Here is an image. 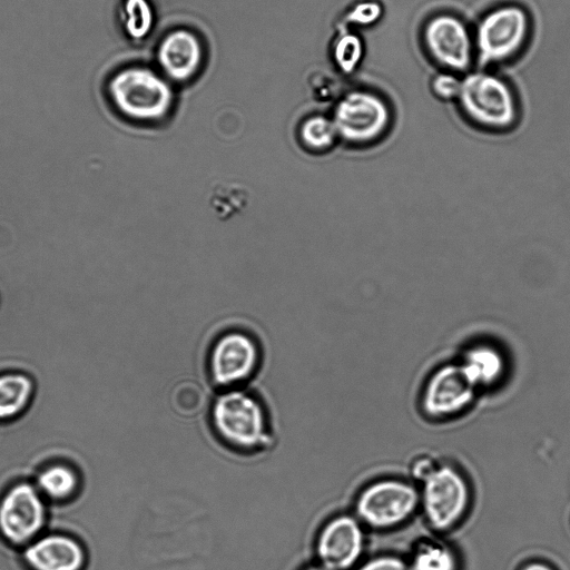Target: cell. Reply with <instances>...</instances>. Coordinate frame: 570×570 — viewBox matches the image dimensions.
I'll use <instances>...</instances> for the list:
<instances>
[{
    "label": "cell",
    "instance_id": "obj_13",
    "mask_svg": "<svg viewBox=\"0 0 570 570\" xmlns=\"http://www.w3.org/2000/svg\"><path fill=\"white\" fill-rule=\"evenodd\" d=\"M22 558L30 570H82L86 564L82 546L59 533L39 535L24 547Z\"/></svg>",
    "mask_w": 570,
    "mask_h": 570
},
{
    "label": "cell",
    "instance_id": "obj_17",
    "mask_svg": "<svg viewBox=\"0 0 570 570\" xmlns=\"http://www.w3.org/2000/svg\"><path fill=\"white\" fill-rule=\"evenodd\" d=\"M79 485L75 470L66 464L56 463L42 469L36 481V487L43 498L52 501H65L72 497Z\"/></svg>",
    "mask_w": 570,
    "mask_h": 570
},
{
    "label": "cell",
    "instance_id": "obj_19",
    "mask_svg": "<svg viewBox=\"0 0 570 570\" xmlns=\"http://www.w3.org/2000/svg\"><path fill=\"white\" fill-rule=\"evenodd\" d=\"M122 23L126 33L131 39L146 38L155 23V14L149 0H125Z\"/></svg>",
    "mask_w": 570,
    "mask_h": 570
},
{
    "label": "cell",
    "instance_id": "obj_10",
    "mask_svg": "<svg viewBox=\"0 0 570 570\" xmlns=\"http://www.w3.org/2000/svg\"><path fill=\"white\" fill-rule=\"evenodd\" d=\"M475 390L459 362L444 364L428 380L421 405L424 413L432 417L451 416L472 403Z\"/></svg>",
    "mask_w": 570,
    "mask_h": 570
},
{
    "label": "cell",
    "instance_id": "obj_18",
    "mask_svg": "<svg viewBox=\"0 0 570 570\" xmlns=\"http://www.w3.org/2000/svg\"><path fill=\"white\" fill-rule=\"evenodd\" d=\"M409 564L411 570H458L454 551L439 540H428L419 543Z\"/></svg>",
    "mask_w": 570,
    "mask_h": 570
},
{
    "label": "cell",
    "instance_id": "obj_14",
    "mask_svg": "<svg viewBox=\"0 0 570 570\" xmlns=\"http://www.w3.org/2000/svg\"><path fill=\"white\" fill-rule=\"evenodd\" d=\"M157 62L164 75L177 82L193 78L203 61V47L195 33L187 29H175L158 45Z\"/></svg>",
    "mask_w": 570,
    "mask_h": 570
},
{
    "label": "cell",
    "instance_id": "obj_16",
    "mask_svg": "<svg viewBox=\"0 0 570 570\" xmlns=\"http://www.w3.org/2000/svg\"><path fill=\"white\" fill-rule=\"evenodd\" d=\"M33 390V382L26 374H0V421L22 413L31 401Z\"/></svg>",
    "mask_w": 570,
    "mask_h": 570
},
{
    "label": "cell",
    "instance_id": "obj_9",
    "mask_svg": "<svg viewBox=\"0 0 570 570\" xmlns=\"http://www.w3.org/2000/svg\"><path fill=\"white\" fill-rule=\"evenodd\" d=\"M423 43L433 61L451 72L463 71L470 65L471 36L464 22L454 14L431 17L423 28Z\"/></svg>",
    "mask_w": 570,
    "mask_h": 570
},
{
    "label": "cell",
    "instance_id": "obj_15",
    "mask_svg": "<svg viewBox=\"0 0 570 570\" xmlns=\"http://www.w3.org/2000/svg\"><path fill=\"white\" fill-rule=\"evenodd\" d=\"M459 364L476 389L494 385L505 371V358L501 350L491 343L471 345Z\"/></svg>",
    "mask_w": 570,
    "mask_h": 570
},
{
    "label": "cell",
    "instance_id": "obj_4",
    "mask_svg": "<svg viewBox=\"0 0 570 570\" xmlns=\"http://www.w3.org/2000/svg\"><path fill=\"white\" fill-rule=\"evenodd\" d=\"M212 419L218 435L235 448L252 450L268 440L262 405L245 392L230 391L218 396Z\"/></svg>",
    "mask_w": 570,
    "mask_h": 570
},
{
    "label": "cell",
    "instance_id": "obj_2",
    "mask_svg": "<svg viewBox=\"0 0 570 570\" xmlns=\"http://www.w3.org/2000/svg\"><path fill=\"white\" fill-rule=\"evenodd\" d=\"M107 92L116 110L136 121L159 120L170 111L174 102L169 82L142 66L117 71L108 81Z\"/></svg>",
    "mask_w": 570,
    "mask_h": 570
},
{
    "label": "cell",
    "instance_id": "obj_27",
    "mask_svg": "<svg viewBox=\"0 0 570 570\" xmlns=\"http://www.w3.org/2000/svg\"><path fill=\"white\" fill-rule=\"evenodd\" d=\"M520 570H554V569L547 563L534 561V562H530V563L523 566Z\"/></svg>",
    "mask_w": 570,
    "mask_h": 570
},
{
    "label": "cell",
    "instance_id": "obj_5",
    "mask_svg": "<svg viewBox=\"0 0 570 570\" xmlns=\"http://www.w3.org/2000/svg\"><path fill=\"white\" fill-rule=\"evenodd\" d=\"M419 507L420 491L412 483L384 479L360 493L355 509L362 524L387 530L407 521Z\"/></svg>",
    "mask_w": 570,
    "mask_h": 570
},
{
    "label": "cell",
    "instance_id": "obj_24",
    "mask_svg": "<svg viewBox=\"0 0 570 570\" xmlns=\"http://www.w3.org/2000/svg\"><path fill=\"white\" fill-rule=\"evenodd\" d=\"M462 79L453 72H440L431 81L432 92L441 100H456L460 94Z\"/></svg>",
    "mask_w": 570,
    "mask_h": 570
},
{
    "label": "cell",
    "instance_id": "obj_20",
    "mask_svg": "<svg viewBox=\"0 0 570 570\" xmlns=\"http://www.w3.org/2000/svg\"><path fill=\"white\" fill-rule=\"evenodd\" d=\"M304 145L314 150H325L332 147L338 138L332 118L315 115L306 118L299 129Z\"/></svg>",
    "mask_w": 570,
    "mask_h": 570
},
{
    "label": "cell",
    "instance_id": "obj_28",
    "mask_svg": "<svg viewBox=\"0 0 570 570\" xmlns=\"http://www.w3.org/2000/svg\"><path fill=\"white\" fill-rule=\"evenodd\" d=\"M307 570H327V569H325V568H309Z\"/></svg>",
    "mask_w": 570,
    "mask_h": 570
},
{
    "label": "cell",
    "instance_id": "obj_26",
    "mask_svg": "<svg viewBox=\"0 0 570 570\" xmlns=\"http://www.w3.org/2000/svg\"><path fill=\"white\" fill-rule=\"evenodd\" d=\"M439 466L435 460L429 455H422L412 461L410 466L411 475L413 479L422 483L428 479Z\"/></svg>",
    "mask_w": 570,
    "mask_h": 570
},
{
    "label": "cell",
    "instance_id": "obj_23",
    "mask_svg": "<svg viewBox=\"0 0 570 570\" xmlns=\"http://www.w3.org/2000/svg\"><path fill=\"white\" fill-rule=\"evenodd\" d=\"M173 402L178 412L193 414L203 405V393L196 384L184 383L175 389Z\"/></svg>",
    "mask_w": 570,
    "mask_h": 570
},
{
    "label": "cell",
    "instance_id": "obj_25",
    "mask_svg": "<svg viewBox=\"0 0 570 570\" xmlns=\"http://www.w3.org/2000/svg\"><path fill=\"white\" fill-rule=\"evenodd\" d=\"M357 570H411V567L400 557L382 554L367 560Z\"/></svg>",
    "mask_w": 570,
    "mask_h": 570
},
{
    "label": "cell",
    "instance_id": "obj_12",
    "mask_svg": "<svg viewBox=\"0 0 570 570\" xmlns=\"http://www.w3.org/2000/svg\"><path fill=\"white\" fill-rule=\"evenodd\" d=\"M258 362L254 341L239 332L228 333L215 344L210 356V371L219 385H232L248 379Z\"/></svg>",
    "mask_w": 570,
    "mask_h": 570
},
{
    "label": "cell",
    "instance_id": "obj_22",
    "mask_svg": "<svg viewBox=\"0 0 570 570\" xmlns=\"http://www.w3.org/2000/svg\"><path fill=\"white\" fill-rule=\"evenodd\" d=\"M383 14V8L375 0L361 1L354 4L345 14L348 24L367 27L376 23Z\"/></svg>",
    "mask_w": 570,
    "mask_h": 570
},
{
    "label": "cell",
    "instance_id": "obj_8",
    "mask_svg": "<svg viewBox=\"0 0 570 570\" xmlns=\"http://www.w3.org/2000/svg\"><path fill=\"white\" fill-rule=\"evenodd\" d=\"M47 522V507L38 488L28 482L11 485L0 498V534L12 546L26 547Z\"/></svg>",
    "mask_w": 570,
    "mask_h": 570
},
{
    "label": "cell",
    "instance_id": "obj_1",
    "mask_svg": "<svg viewBox=\"0 0 570 570\" xmlns=\"http://www.w3.org/2000/svg\"><path fill=\"white\" fill-rule=\"evenodd\" d=\"M464 118L476 129L502 134L513 129L519 121L515 96L500 77L478 71L462 79L458 97Z\"/></svg>",
    "mask_w": 570,
    "mask_h": 570
},
{
    "label": "cell",
    "instance_id": "obj_7",
    "mask_svg": "<svg viewBox=\"0 0 570 570\" xmlns=\"http://www.w3.org/2000/svg\"><path fill=\"white\" fill-rule=\"evenodd\" d=\"M530 18L517 4H504L488 11L478 22L475 46L484 63L505 61L520 51L528 39Z\"/></svg>",
    "mask_w": 570,
    "mask_h": 570
},
{
    "label": "cell",
    "instance_id": "obj_3",
    "mask_svg": "<svg viewBox=\"0 0 570 570\" xmlns=\"http://www.w3.org/2000/svg\"><path fill=\"white\" fill-rule=\"evenodd\" d=\"M332 120L338 138L352 147L370 148L381 144L390 134L392 110L379 94L356 89L336 102Z\"/></svg>",
    "mask_w": 570,
    "mask_h": 570
},
{
    "label": "cell",
    "instance_id": "obj_11",
    "mask_svg": "<svg viewBox=\"0 0 570 570\" xmlns=\"http://www.w3.org/2000/svg\"><path fill=\"white\" fill-rule=\"evenodd\" d=\"M364 550L362 522L351 515L331 520L321 531L317 554L327 570H347L361 558Z\"/></svg>",
    "mask_w": 570,
    "mask_h": 570
},
{
    "label": "cell",
    "instance_id": "obj_21",
    "mask_svg": "<svg viewBox=\"0 0 570 570\" xmlns=\"http://www.w3.org/2000/svg\"><path fill=\"white\" fill-rule=\"evenodd\" d=\"M363 55L364 46L358 35L344 31L334 40L333 60L343 73H352L361 63Z\"/></svg>",
    "mask_w": 570,
    "mask_h": 570
},
{
    "label": "cell",
    "instance_id": "obj_6",
    "mask_svg": "<svg viewBox=\"0 0 570 570\" xmlns=\"http://www.w3.org/2000/svg\"><path fill=\"white\" fill-rule=\"evenodd\" d=\"M469 503V484L452 465L439 464L421 483L420 507L428 524L436 531L456 525L466 513Z\"/></svg>",
    "mask_w": 570,
    "mask_h": 570
}]
</instances>
